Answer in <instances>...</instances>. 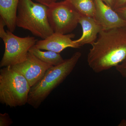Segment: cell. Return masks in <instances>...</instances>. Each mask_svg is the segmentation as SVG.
I'll use <instances>...</instances> for the list:
<instances>
[{"instance_id": "6da1fadb", "label": "cell", "mask_w": 126, "mask_h": 126, "mask_svg": "<svg viewBox=\"0 0 126 126\" xmlns=\"http://www.w3.org/2000/svg\"><path fill=\"white\" fill-rule=\"evenodd\" d=\"M91 45L87 62L94 72L99 73L116 67L126 58V26L102 30Z\"/></svg>"}, {"instance_id": "7a4b0ae2", "label": "cell", "mask_w": 126, "mask_h": 126, "mask_svg": "<svg viewBox=\"0 0 126 126\" xmlns=\"http://www.w3.org/2000/svg\"><path fill=\"white\" fill-rule=\"evenodd\" d=\"M81 56L80 52H76L60 64L48 69L43 77L31 88L27 103L34 108H38L50 93L72 73Z\"/></svg>"}, {"instance_id": "3957f363", "label": "cell", "mask_w": 126, "mask_h": 126, "mask_svg": "<svg viewBox=\"0 0 126 126\" xmlns=\"http://www.w3.org/2000/svg\"><path fill=\"white\" fill-rule=\"evenodd\" d=\"M48 7L32 0H19L16 26L27 30L35 36L45 39L54 33L47 17Z\"/></svg>"}, {"instance_id": "277c9868", "label": "cell", "mask_w": 126, "mask_h": 126, "mask_svg": "<svg viewBox=\"0 0 126 126\" xmlns=\"http://www.w3.org/2000/svg\"><path fill=\"white\" fill-rule=\"evenodd\" d=\"M31 87L19 72L11 66L0 70V102L10 107L25 105L27 103Z\"/></svg>"}, {"instance_id": "5b68a950", "label": "cell", "mask_w": 126, "mask_h": 126, "mask_svg": "<svg viewBox=\"0 0 126 126\" xmlns=\"http://www.w3.org/2000/svg\"><path fill=\"white\" fill-rule=\"evenodd\" d=\"M48 7V20L54 32L69 34L76 29L81 15L69 0L55 2Z\"/></svg>"}, {"instance_id": "8992f818", "label": "cell", "mask_w": 126, "mask_h": 126, "mask_svg": "<svg viewBox=\"0 0 126 126\" xmlns=\"http://www.w3.org/2000/svg\"><path fill=\"white\" fill-rule=\"evenodd\" d=\"M5 45V51L0 63L3 68L22 63L27 58L29 50L38 41L32 36L22 38L15 35L9 30L0 33Z\"/></svg>"}, {"instance_id": "52a82bcc", "label": "cell", "mask_w": 126, "mask_h": 126, "mask_svg": "<svg viewBox=\"0 0 126 126\" xmlns=\"http://www.w3.org/2000/svg\"><path fill=\"white\" fill-rule=\"evenodd\" d=\"M53 66L41 61L29 52L24 61L11 66L24 77L31 87L43 77L48 69Z\"/></svg>"}, {"instance_id": "ba28073f", "label": "cell", "mask_w": 126, "mask_h": 126, "mask_svg": "<svg viewBox=\"0 0 126 126\" xmlns=\"http://www.w3.org/2000/svg\"><path fill=\"white\" fill-rule=\"evenodd\" d=\"M96 6L94 19L101 26L102 30L126 27V20L102 0H94Z\"/></svg>"}, {"instance_id": "9c48e42d", "label": "cell", "mask_w": 126, "mask_h": 126, "mask_svg": "<svg viewBox=\"0 0 126 126\" xmlns=\"http://www.w3.org/2000/svg\"><path fill=\"white\" fill-rule=\"evenodd\" d=\"M75 36L74 34H63L54 32L46 38L38 41L34 46L39 49L60 53L68 47L79 48L81 47L72 40Z\"/></svg>"}, {"instance_id": "30bf717a", "label": "cell", "mask_w": 126, "mask_h": 126, "mask_svg": "<svg viewBox=\"0 0 126 126\" xmlns=\"http://www.w3.org/2000/svg\"><path fill=\"white\" fill-rule=\"evenodd\" d=\"M79 24H80L82 30V36L79 38L74 40L80 46L86 44L92 45L96 41L102 27L94 18L81 15Z\"/></svg>"}, {"instance_id": "8fae6325", "label": "cell", "mask_w": 126, "mask_h": 126, "mask_svg": "<svg viewBox=\"0 0 126 126\" xmlns=\"http://www.w3.org/2000/svg\"><path fill=\"white\" fill-rule=\"evenodd\" d=\"M19 0H0V16L8 30L14 32L16 27V15Z\"/></svg>"}, {"instance_id": "7c38bea8", "label": "cell", "mask_w": 126, "mask_h": 126, "mask_svg": "<svg viewBox=\"0 0 126 126\" xmlns=\"http://www.w3.org/2000/svg\"><path fill=\"white\" fill-rule=\"evenodd\" d=\"M29 52L41 61L53 66L59 65L64 60L60 53L50 50L42 51L34 46L31 48Z\"/></svg>"}, {"instance_id": "4fadbf2b", "label": "cell", "mask_w": 126, "mask_h": 126, "mask_svg": "<svg viewBox=\"0 0 126 126\" xmlns=\"http://www.w3.org/2000/svg\"><path fill=\"white\" fill-rule=\"evenodd\" d=\"M80 15L94 18L96 6L94 0H69Z\"/></svg>"}, {"instance_id": "5bb4252c", "label": "cell", "mask_w": 126, "mask_h": 126, "mask_svg": "<svg viewBox=\"0 0 126 126\" xmlns=\"http://www.w3.org/2000/svg\"><path fill=\"white\" fill-rule=\"evenodd\" d=\"M116 69L123 78L126 79V58L121 63L117 65ZM119 126H126V119H123Z\"/></svg>"}, {"instance_id": "9a60e30c", "label": "cell", "mask_w": 126, "mask_h": 126, "mask_svg": "<svg viewBox=\"0 0 126 126\" xmlns=\"http://www.w3.org/2000/svg\"><path fill=\"white\" fill-rule=\"evenodd\" d=\"M13 122L8 113H0V126H9Z\"/></svg>"}, {"instance_id": "2e32d148", "label": "cell", "mask_w": 126, "mask_h": 126, "mask_svg": "<svg viewBox=\"0 0 126 126\" xmlns=\"http://www.w3.org/2000/svg\"><path fill=\"white\" fill-rule=\"evenodd\" d=\"M126 4V0H115L114 6L113 9L114 10L125 6Z\"/></svg>"}, {"instance_id": "e0dca14e", "label": "cell", "mask_w": 126, "mask_h": 126, "mask_svg": "<svg viewBox=\"0 0 126 126\" xmlns=\"http://www.w3.org/2000/svg\"><path fill=\"white\" fill-rule=\"evenodd\" d=\"M115 11L123 18L126 20V6L120 7Z\"/></svg>"}, {"instance_id": "ac0fdd59", "label": "cell", "mask_w": 126, "mask_h": 126, "mask_svg": "<svg viewBox=\"0 0 126 126\" xmlns=\"http://www.w3.org/2000/svg\"><path fill=\"white\" fill-rule=\"evenodd\" d=\"M36 2L48 6L53 3L57 2L58 0H34Z\"/></svg>"}, {"instance_id": "d6986e66", "label": "cell", "mask_w": 126, "mask_h": 126, "mask_svg": "<svg viewBox=\"0 0 126 126\" xmlns=\"http://www.w3.org/2000/svg\"><path fill=\"white\" fill-rule=\"evenodd\" d=\"M102 0L109 6L111 7L112 9L113 8L115 0Z\"/></svg>"}, {"instance_id": "ffe728a7", "label": "cell", "mask_w": 126, "mask_h": 126, "mask_svg": "<svg viewBox=\"0 0 126 126\" xmlns=\"http://www.w3.org/2000/svg\"><path fill=\"white\" fill-rule=\"evenodd\" d=\"M125 6H126V5H125Z\"/></svg>"}]
</instances>
